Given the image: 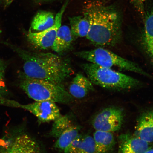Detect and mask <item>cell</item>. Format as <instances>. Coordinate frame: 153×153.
Here are the masks:
<instances>
[{
  "mask_svg": "<svg viewBox=\"0 0 153 153\" xmlns=\"http://www.w3.org/2000/svg\"><path fill=\"white\" fill-rule=\"evenodd\" d=\"M4 43L22 59L23 73L27 77L62 85L72 73L71 65L68 59L51 53L30 52L14 44Z\"/></svg>",
  "mask_w": 153,
  "mask_h": 153,
  "instance_id": "1",
  "label": "cell"
},
{
  "mask_svg": "<svg viewBox=\"0 0 153 153\" xmlns=\"http://www.w3.org/2000/svg\"><path fill=\"white\" fill-rule=\"evenodd\" d=\"M84 12L90 25L86 37L88 39L101 46L114 45L117 42L120 34V22L116 10L94 1L86 5Z\"/></svg>",
  "mask_w": 153,
  "mask_h": 153,
  "instance_id": "2",
  "label": "cell"
},
{
  "mask_svg": "<svg viewBox=\"0 0 153 153\" xmlns=\"http://www.w3.org/2000/svg\"><path fill=\"white\" fill-rule=\"evenodd\" d=\"M19 76V87L35 101H50L67 104L73 99L62 85L29 78L23 73Z\"/></svg>",
  "mask_w": 153,
  "mask_h": 153,
  "instance_id": "3",
  "label": "cell"
},
{
  "mask_svg": "<svg viewBox=\"0 0 153 153\" xmlns=\"http://www.w3.org/2000/svg\"><path fill=\"white\" fill-rule=\"evenodd\" d=\"M82 67L92 83L106 88L130 89L137 87L140 84L138 80L111 68L90 62L82 64Z\"/></svg>",
  "mask_w": 153,
  "mask_h": 153,
  "instance_id": "4",
  "label": "cell"
},
{
  "mask_svg": "<svg viewBox=\"0 0 153 153\" xmlns=\"http://www.w3.org/2000/svg\"><path fill=\"white\" fill-rule=\"evenodd\" d=\"M75 54L88 62L99 66L110 68L116 67L142 75H148L146 73L135 63L126 60L103 48L78 51L75 53Z\"/></svg>",
  "mask_w": 153,
  "mask_h": 153,
  "instance_id": "5",
  "label": "cell"
},
{
  "mask_svg": "<svg viewBox=\"0 0 153 153\" xmlns=\"http://www.w3.org/2000/svg\"><path fill=\"white\" fill-rule=\"evenodd\" d=\"M0 153H42L35 139L20 129H13L0 139Z\"/></svg>",
  "mask_w": 153,
  "mask_h": 153,
  "instance_id": "6",
  "label": "cell"
},
{
  "mask_svg": "<svg viewBox=\"0 0 153 153\" xmlns=\"http://www.w3.org/2000/svg\"><path fill=\"white\" fill-rule=\"evenodd\" d=\"M4 105L27 111L43 123L54 121L62 116L56 103L52 101H35L30 104L22 105L8 99L6 100Z\"/></svg>",
  "mask_w": 153,
  "mask_h": 153,
  "instance_id": "7",
  "label": "cell"
},
{
  "mask_svg": "<svg viewBox=\"0 0 153 153\" xmlns=\"http://www.w3.org/2000/svg\"><path fill=\"white\" fill-rule=\"evenodd\" d=\"M122 109L117 107L105 108L95 116L92 124L95 131L113 133L121 129L124 121Z\"/></svg>",
  "mask_w": 153,
  "mask_h": 153,
  "instance_id": "8",
  "label": "cell"
},
{
  "mask_svg": "<svg viewBox=\"0 0 153 153\" xmlns=\"http://www.w3.org/2000/svg\"><path fill=\"white\" fill-rule=\"evenodd\" d=\"M66 2L55 16V23L51 27L37 33L28 31L27 37L29 42L34 47L41 49H47L52 47L57 33L62 24V16L68 3Z\"/></svg>",
  "mask_w": 153,
  "mask_h": 153,
  "instance_id": "9",
  "label": "cell"
},
{
  "mask_svg": "<svg viewBox=\"0 0 153 153\" xmlns=\"http://www.w3.org/2000/svg\"><path fill=\"white\" fill-rule=\"evenodd\" d=\"M118 142L117 153H145L152 148L150 143L129 133L120 135Z\"/></svg>",
  "mask_w": 153,
  "mask_h": 153,
  "instance_id": "10",
  "label": "cell"
},
{
  "mask_svg": "<svg viewBox=\"0 0 153 153\" xmlns=\"http://www.w3.org/2000/svg\"><path fill=\"white\" fill-rule=\"evenodd\" d=\"M135 135L146 141L153 142V108L145 111L139 116Z\"/></svg>",
  "mask_w": 153,
  "mask_h": 153,
  "instance_id": "11",
  "label": "cell"
},
{
  "mask_svg": "<svg viewBox=\"0 0 153 153\" xmlns=\"http://www.w3.org/2000/svg\"><path fill=\"white\" fill-rule=\"evenodd\" d=\"M93 85L88 78L79 73L73 79L69 87V93L74 98H83L94 91Z\"/></svg>",
  "mask_w": 153,
  "mask_h": 153,
  "instance_id": "12",
  "label": "cell"
},
{
  "mask_svg": "<svg viewBox=\"0 0 153 153\" xmlns=\"http://www.w3.org/2000/svg\"><path fill=\"white\" fill-rule=\"evenodd\" d=\"M65 153H96L93 136L79 134L64 151Z\"/></svg>",
  "mask_w": 153,
  "mask_h": 153,
  "instance_id": "13",
  "label": "cell"
},
{
  "mask_svg": "<svg viewBox=\"0 0 153 153\" xmlns=\"http://www.w3.org/2000/svg\"><path fill=\"white\" fill-rule=\"evenodd\" d=\"M74 37L69 27L61 26L57 32L51 48L57 53L65 52L71 47Z\"/></svg>",
  "mask_w": 153,
  "mask_h": 153,
  "instance_id": "14",
  "label": "cell"
},
{
  "mask_svg": "<svg viewBox=\"0 0 153 153\" xmlns=\"http://www.w3.org/2000/svg\"><path fill=\"white\" fill-rule=\"evenodd\" d=\"M93 137L96 153H111L115 145V140L112 133L95 131Z\"/></svg>",
  "mask_w": 153,
  "mask_h": 153,
  "instance_id": "15",
  "label": "cell"
},
{
  "mask_svg": "<svg viewBox=\"0 0 153 153\" xmlns=\"http://www.w3.org/2000/svg\"><path fill=\"white\" fill-rule=\"evenodd\" d=\"M55 16L52 13L40 11L34 16L29 31L41 32L52 27L55 23Z\"/></svg>",
  "mask_w": 153,
  "mask_h": 153,
  "instance_id": "16",
  "label": "cell"
},
{
  "mask_svg": "<svg viewBox=\"0 0 153 153\" xmlns=\"http://www.w3.org/2000/svg\"><path fill=\"white\" fill-rule=\"evenodd\" d=\"M143 41L146 51L153 62V9L145 19Z\"/></svg>",
  "mask_w": 153,
  "mask_h": 153,
  "instance_id": "17",
  "label": "cell"
},
{
  "mask_svg": "<svg viewBox=\"0 0 153 153\" xmlns=\"http://www.w3.org/2000/svg\"><path fill=\"white\" fill-rule=\"evenodd\" d=\"M69 20L71 28V30L74 37H87L89 30L88 20L85 16L69 17Z\"/></svg>",
  "mask_w": 153,
  "mask_h": 153,
  "instance_id": "18",
  "label": "cell"
},
{
  "mask_svg": "<svg viewBox=\"0 0 153 153\" xmlns=\"http://www.w3.org/2000/svg\"><path fill=\"white\" fill-rule=\"evenodd\" d=\"M80 128L74 124L61 134L57 139L55 147L60 150L64 151L79 134Z\"/></svg>",
  "mask_w": 153,
  "mask_h": 153,
  "instance_id": "19",
  "label": "cell"
},
{
  "mask_svg": "<svg viewBox=\"0 0 153 153\" xmlns=\"http://www.w3.org/2000/svg\"><path fill=\"white\" fill-rule=\"evenodd\" d=\"M71 118L68 116H61L53 121L50 134L57 139L63 132L74 125Z\"/></svg>",
  "mask_w": 153,
  "mask_h": 153,
  "instance_id": "20",
  "label": "cell"
},
{
  "mask_svg": "<svg viewBox=\"0 0 153 153\" xmlns=\"http://www.w3.org/2000/svg\"><path fill=\"white\" fill-rule=\"evenodd\" d=\"M7 66L5 61L0 59V105H1L5 99H8L9 90L5 80Z\"/></svg>",
  "mask_w": 153,
  "mask_h": 153,
  "instance_id": "21",
  "label": "cell"
},
{
  "mask_svg": "<svg viewBox=\"0 0 153 153\" xmlns=\"http://www.w3.org/2000/svg\"><path fill=\"white\" fill-rule=\"evenodd\" d=\"M131 1L140 14L143 16L145 14V5L146 0H131Z\"/></svg>",
  "mask_w": 153,
  "mask_h": 153,
  "instance_id": "22",
  "label": "cell"
},
{
  "mask_svg": "<svg viewBox=\"0 0 153 153\" xmlns=\"http://www.w3.org/2000/svg\"><path fill=\"white\" fill-rule=\"evenodd\" d=\"M14 0H1V3L4 8H7L10 6Z\"/></svg>",
  "mask_w": 153,
  "mask_h": 153,
  "instance_id": "23",
  "label": "cell"
},
{
  "mask_svg": "<svg viewBox=\"0 0 153 153\" xmlns=\"http://www.w3.org/2000/svg\"><path fill=\"white\" fill-rule=\"evenodd\" d=\"M34 1H35L36 3H41L51 1V0H34Z\"/></svg>",
  "mask_w": 153,
  "mask_h": 153,
  "instance_id": "24",
  "label": "cell"
},
{
  "mask_svg": "<svg viewBox=\"0 0 153 153\" xmlns=\"http://www.w3.org/2000/svg\"><path fill=\"white\" fill-rule=\"evenodd\" d=\"M145 153H153V149L152 148H151L148 151H147V152Z\"/></svg>",
  "mask_w": 153,
  "mask_h": 153,
  "instance_id": "25",
  "label": "cell"
}]
</instances>
